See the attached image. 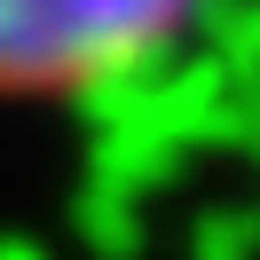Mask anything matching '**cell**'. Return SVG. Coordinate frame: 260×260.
I'll use <instances>...</instances> for the list:
<instances>
[{
	"label": "cell",
	"instance_id": "cell-1",
	"mask_svg": "<svg viewBox=\"0 0 260 260\" xmlns=\"http://www.w3.org/2000/svg\"><path fill=\"white\" fill-rule=\"evenodd\" d=\"M197 0H0V103H79L181 40Z\"/></svg>",
	"mask_w": 260,
	"mask_h": 260
}]
</instances>
